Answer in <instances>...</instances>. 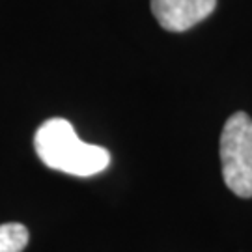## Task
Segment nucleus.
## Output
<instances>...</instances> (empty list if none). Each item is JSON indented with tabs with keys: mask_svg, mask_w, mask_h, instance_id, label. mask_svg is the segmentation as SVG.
<instances>
[{
	"mask_svg": "<svg viewBox=\"0 0 252 252\" xmlns=\"http://www.w3.org/2000/svg\"><path fill=\"white\" fill-rule=\"evenodd\" d=\"M34 146L45 166L77 178L95 176L110 164V153L101 146L82 142L63 118H51L37 127Z\"/></svg>",
	"mask_w": 252,
	"mask_h": 252,
	"instance_id": "nucleus-1",
	"label": "nucleus"
},
{
	"mask_svg": "<svg viewBox=\"0 0 252 252\" xmlns=\"http://www.w3.org/2000/svg\"><path fill=\"white\" fill-rule=\"evenodd\" d=\"M220 162L226 187L239 198H252V118L235 112L220 135Z\"/></svg>",
	"mask_w": 252,
	"mask_h": 252,
	"instance_id": "nucleus-2",
	"label": "nucleus"
},
{
	"mask_svg": "<svg viewBox=\"0 0 252 252\" xmlns=\"http://www.w3.org/2000/svg\"><path fill=\"white\" fill-rule=\"evenodd\" d=\"M217 8V0H152L157 23L168 32H185L207 19Z\"/></svg>",
	"mask_w": 252,
	"mask_h": 252,
	"instance_id": "nucleus-3",
	"label": "nucleus"
},
{
	"mask_svg": "<svg viewBox=\"0 0 252 252\" xmlns=\"http://www.w3.org/2000/svg\"><path fill=\"white\" fill-rule=\"evenodd\" d=\"M28 245V230L21 222L0 224V252H23Z\"/></svg>",
	"mask_w": 252,
	"mask_h": 252,
	"instance_id": "nucleus-4",
	"label": "nucleus"
}]
</instances>
